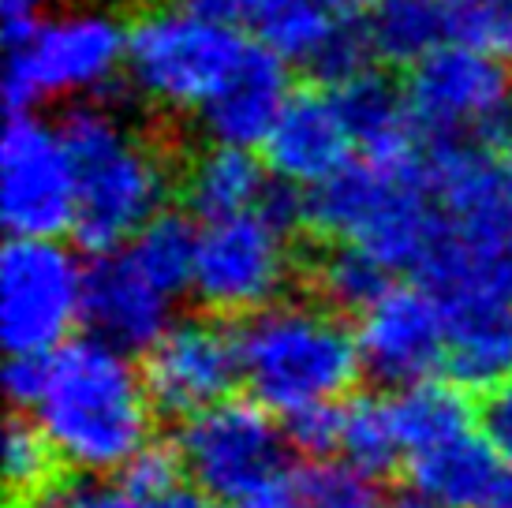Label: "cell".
<instances>
[{"label": "cell", "mask_w": 512, "mask_h": 508, "mask_svg": "<svg viewBox=\"0 0 512 508\" xmlns=\"http://www.w3.org/2000/svg\"><path fill=\"white\" fill-rule=\"evenodd\" d=\"M30 423L72 471L120 475L154 445V396L131 352L86 333L45 355Z\"/></svg>", "instance_id": "6da1fadb"}, {"label": "cell", "mask_w": 512, "mask_h": 508, "mask_svg": "<svg viewBox=\"0 0 512 508\" xmlns=\"http://www.w3.org/2000/svg\"><path fill=\"white\" fill-rule=\"evenodd\" d=\"M75 165V236L90 251H116L165 213L172 165L139 124L105 105H75L60 124Z\"/></svg>", "instance_id": "7a4b0ae2"}, {"label": "cell", "mask_w": 512, "mask_h": 508, "mask_svg": "<svg viewBox=\"0 0 512 508\" xmlns=\"http://www.w3.org/2000/svg\"><path fill=\"white\" fill-rule=\"evenodd\" d=\"M303 221L333 243H356L393 273L427 262L445 217L430 191L427 157H359L303 198Z\"/></svg>", "instance_id": "3957f363"}, {"label": "cell", "mask_w": 512, "mask_h": 508, "mask_svg": "<svg viewBox=\"0 0 512 508\" xmlns=\"http://www.w3.org/2000/svg\"><path fill=\"white\" fill-rule=\"evenodd\" d=\"M243 389L273 415L341 404L363 374L356 329L329 303L277 299L240 329Z\"/></svg>", "instance_id": "277c9868"}, {"label": "cell", "mask_w": 512, "mask_h": 508, "mask_svg": "<svg viewBox=\"0 0 512 508\" xmlns=\"http://www.w3.org/2000/svg\"><path fill=\"white\" fill-rule=\"evenodd\" d=\"M8 38L4 98L19 109L105 94L128 71L131 27L109 8H60Z\"/></svg>", "instance_id": "5b68a950"}, {"label": "cell", "mask_w": 512, "mask_h": 508, "mask_svg": "<svg viewBox=\"0 0 512 508\" xmlns=\"http://www.w3.org/2000/svg\"><path fill=\"white\" fill-rule=\"evenodd\" d=\"M303 202L292 187L273 184V195L255 210L232 213L199 228V258L191 292L210 314H258L285 299L296 269L292 225Z\"/></svg>", "instance_id": "8992f818"}, {"label": "cell", "mask_w": 512, "mask_h": 508, "mask_svg": "<svg viewBox=\"0 0 512 508\" xmlns=\"http://www.w3.org/2000/svg\"><path fill=\"white\" fill-rule=\"evenodd\" d=\"M255 38L236 23L206 19L184 4L154 8L131 27L128 71L131 90L165 113H199L217 86L236 71Z\"/></svg>", "instance_id": "52a82bcc"}, {"label": "cell", "mask_w": 512, "mask_h": 508, "mask_svg": "<svg viewBox=\"0 0 512 508\" xmlns=\"http://www.w3.org/2000/svg\"><path fill=\"white\" fill-rule=\"evenodd\" d=\"M404 94L419 135L434 142L512 146L509 60L453 38L412 64Z\"/></svg>", "instance_id": "ba28073f"}, {"label": "cell", "mask_w": 512, "mask_h": 508, "mask_svg": "<svg viewBox=\"0 0 512 508\" xmlns=\"http://www.w3.org/2000/svg\"><path fill=\"white\" fill-rule=\"evenodd\" d=\"M86 314V266L60 236H8L0 251V344L49 355Z\"/></svg>", "instance_id": "9c48e42d"}, {"label": "cell", "mask_w": 512, "mask_h": 508, "mask_svg": "<svg viewBox=\"0 0 512 508\" xmlns=\"http://www.w3.org/2000/svg\"><path fill=\"white\" fill-rule=\"evenodd\" d=\"M172 449L184 464V475L199 490L243 508L285 467L292 441L285 426L273 419V411L258 404L255 396H228L214 408L184 419Z\"/></svg>", "instance_id": "30bf717a"}, {"label": "cell", "mask_w": 512, "mask_h": 508, "mask_svg": "<svg viewBox=\"0 0 512 508\" xmlns=\"http://www.w3.org/2000/svg\"><path fill=\"white\" fill-rule=\"evenodd\" d=\"M0 221L8 236H60L75 228L68 142L34 109L12 113L0 139Z\"/></svg>", "instance_id": "8fae6325"}, {"label": "cell", "mask_w": 512, "mask_h": 508, "mask_svg": "<svg viewBox=\"0 0 512 508\" xmlns=\"http://www.w3.org/2000/svg\"><path fill=\"white\" fill-rule=\"evenodd\" d=\"M143 378L154 408L191 419L243 385L240 333L214 318H180L146 348Z\"/></svg>", "instance_id": "7c38bea8"}, {"label": "cell", "mask_w": 512, "mask_h": 508, "mask_svg": "<svg viewBox=\"0 0 512 508\" xmlns=\"http://www.w3.org/2000/svg\"><path fill=\"white\" fill-rule=\"evenodd\" d=\"M359 359L382 385H412L434 378L449 359V311L427 284H389L359 311Z\"/></svg>", "instance_id": "4fadbf2b"}, {"label": "cell", "mask_w": 512, "mask_h": 508, "mask_svg": "<svg viewBox=\"0 0 512 508\" xmlns=\"http://www.w3.org/2000/svg\"><path fill=\"white\" fill-rule=\"evenodd\" d=\"M172 307L176 296L124 247L98 254L86 266V333L120 352H146L172 325Z\"/></svg>", "instance_id": "5bb4252c"}, {"label": "cell", "mask_w": 512, "mask_h": 508, "mask_svg": "<svg viewBox=\"0 0 512 508\" xmlns=\"http://www.w3.org/2000/svg\"><path fill=\"white\" fill-rule=\"evenodd\" d=\"M262 150L273 180L292 191H314L356 161V139L333 90H296Z\"/></svg>", "instance_id": "9a60e30c"}, {"label": "cell", "mask_w": 512, "mask_h": 508, "mask_svg": "<svg viewBox=\"0 0 512 508\" xmlns=\"http://www.w3.org/2000/svg\"><path fill=\"white\" fill-rule=\"evenodd\" d=\"M292 94L296 90L288 86L285 60L270 53L266 45L251 42L236 71L217 86V94L195 116L210 142L255 150L270 139L273 124L281 120Z\"/></svg>", "instance_id": "2e32d148"}, {"label": "cell", "mask_w": 512, "mask_h": 508, "mask_svg": "<svg viewBox=\"0 0 512 508\" xmlns=\"http://www.w3.org/2000/svg\"><path fill=\"white\" fill-rule=\"evenodd\" d=\"M404 464L412 475V490H423L453 508H486L505 479V460L490 445L483 426H468L438 445L412 452Z\"/></svg>", "instance_id": "e0dca14e"}, {"label": "cell", "mask_w": 512, "mask_h": 508, "mask_svg": "<svg viewBox=\"0 0 512 508\" xmlns=\"http://www.w3.org/2000/svg\"><path fill=\"white\" fill-rule=\"evenodd\" d=\"M180 195L187 213L206 225V221H221V217L262 206L273 195V184L251 150L210 142L187 161L180 176Z\"/></svg>", "instance_id": "ac0fdd59"}, {"label": "cell", "mask_w": 512, "mask_h": 508, "mask_svg": "<svg viewBox=\"0 0 512 508\" xmlns=\"http://www.w3.org/2000/svg\"><path fill=\"white\" fill-rule=\"evenodd\" d=\"M341 113L352 127L359 157H378V161H397V157H415V135L419 127L408 109V94L397 90L385 75L374 68L359 71L356 79L341 86H329Z\"/></svg>", "instance_id": "d6986e66"}, {"label": "cell", "mask_w": 512, "mask_h": 508, "mask_svg": "<svg viewBox=\"0 0 512 508\" xmlns=\"http://www.w3.org/2000/svg\"><path fill=\"white\" fill-rule=\"evenodd\" d=\"M240 27L285 64L314 71L344 23L322 0H243Z\"/></svg>", "instance_id": "ffe728a7"}, {"label": "cell", "mask_w": 512, "mask_h": 508, "mask_svg": "<svg viewBox=\"0 0 512 508\" xmlns=\"http://www.w3.org/2000/svg\"><path fill=\"white\" fill-rule=\"evenodd\" d=\"M243 508H385L378 479L348 460L311 456L285 464Z\"/></svg>", "instance_id": "44dd1931"}, {"label": "cell", "mask_w": 512, "mask_h": 508, "mask_svg": "<svg viewBox=\"0 0 512 508\" xmlns=\"http://www.w3.org/2000/svg\"><path fill=\"white\" fill-rule=\"evenodd\" d=\"M445 367L464 389H494L512 378V307H456L449 311V359Z\"/></svg>", "instance_id": "7402d4cb"}, {"label": "cell", "mask_w": 512, "mask_h": 508, "mask_svg": "<svg viewBox=\"0 0 512 508\" xmlns=\"http://www.w3.org/2000/svg\"><path fill=\"white\" fill-rule=\"evenodd\" d=\"M363 34L374 60L412 68L453 38V4L449 0H374Z\"/></svg>", "instance_id": "603a6c76"}, {"label": "cell", "mask_w": 512, "mask_h": 508, "mask_svg": "<svg viewBox=\"0 0 512 508\" xmlns=\"http://www.w3.org/2000/svg\"><path fill=\"white\" fill-rule=\"evenodd\" d=\"M393 411H397L400 438H404L408 456L479 423V415L471 411L468 396H464V385H456V381L423 378L412 385H400L393 396Z\"/></svg>", "instance_id": "cb8c5ba5"}, {"label": "cell", "mask_w": 512, "mask_h": 508, "mask_svg": "<svg viewBox=\"0 0 512 508\" xmlns=\"http://www.w3.org/2000/svg\"><path fill=\"white\" fill-rule=\"evenodd\" d=\"M341 460L382 479L397 464H404V438H400L393 396H352L341 404Z\"/></svg>", "instance_id": "d4e9b609"}, {"label": "cell", "mask_w": 512, "mask_h": 508, "mask_svg": "<svg viewBox=\"0 0 512 508\" xmlns=\"http://www.w3.org/2000/svg\"><path fill=\"white\" fill-rule=\"evenodd\" d=\"M124 251L154 277L161 288H169L180 299L195 284V258H199V228H191L180 213H157L154 221L135 232Z\"/></svg>", "instance_id": "484cf974"}, {"label": "cell", "mask_w": 512, "mask_h": 508, "mask_svg": "<svg viewBox=\"0 0 512 508\" xmlns=\"http://www.w3.org/2000/svg\"><path fill=\"white\" fill-rule=\"evenodd\" d=\"M318 288L326 296L329 307H344V311H367L374 299L389 288L393 269L382 266L378 258L356 243H333L329 254L314 269Z\"/></svg>", "instance_id": "4316f807"}, {"label": "cell", "mask_w": 512, "mask_h": 508, "mask_svg": "<svg viewBox=\"0 0 512 508\" xmlns=\"http://www.w3.org/2000/svg\"><path fill=\"white\" fill-rule=\"evenodd\" d=\"M27 508H154L150 497H143L128 479H109V475H90V471H72L49 479L34 497L23 501Z\"/></svg>", "instance_id": "83f0119b"}, {"label": "cell", "mask_w": 512, "mask_h": 508, "mask_svg": "<svg viewBox=\"0 0 512 508\" xmlns=\"http://www.w3.org/2000/svg\"><path fill=\"white\" fill-rule=\"evenodd\" d=\"M0 456H4V479L15 497H34L45 482L53 479V460L57 452L45 441V434L27 419H12L4 426V441H0Z\"/></svg>", "instance_id": "f1b7e54d"}, {"label": "cell", "mask_w": 512, "mask_h": 508, "mask_svg": "<svg viewBox=\"0 0 512 508\" xmlns=\"http://www.w3.org/2000/svg\"><path fill=\"white\" fill-rule=\"evenodd\" d=\"M453 38L512 60V0H449Z\"/></svg>", "instance_id": "f546056e"}, {"label": "cell", "mask_w": 512, "mask_h": 508, "mask_svg": "<svg viewBox=\"0 0 512 508\" xmlns=\"http://www.w3.org/2000/svg\"><path fill=\"white\" fill-rule=\"evenodd\" d=\"M288 441L303 456H329L341 445V404H318L285 419Z\"/></svg>", "instance_id": "4dcf8cb0"}, {"label": "cell", "mask_w": 512, "mask_h": 508, "mask_svg": "<svg viewBox=\"0 0 512 508\" xmlns=\"http://www.w3.org/2000/svg\"><path fill=\"white\" fill-rule=\"evenodd\" d=\"M128 486H135L143 497L157 501V497H165L169 490L180 486V475H184V464H180V456L176 449H157V445H146L135 460H131L124 471H120Z\"/></svg>", "instance_id": "1f68e13d"}, {"label": "cell", "mask_w": 512, "mask_h": 508, "mask_svg": "<svg viewBox=\"0 0 512 508\" xmlns=\"http://www.w3.org/2000/svg\"><path fill=\"white\" fill-rule=\"evenodd\" d=\"M479 426L490 438V445L501 452V460L512 464V378L486 389L483 408H479Z\"/></svg>", "instance_id": "d6a6232c"}, {"label": "cell", "mask_w": 512, "mask_h": 508, "mask_svg": "<svg viewBox=\"0 0 512 508\" xmlns=\"http://www.w3.org/2000/svg\"><path fill=\"white\" fill-rule=\"evenodd\" d=\"M45 374V355H8L4 363V393L15 408H27L34 404V396L42 389Z\"/></svg>", "instance_id": "836d02e7"}, {"label": "cell", "mask_w": 512, "mask_h": 508, "mask_svg": "<svg viewBox=\"0 0 512 508\" xmlns=\"http://www.w3.org/2000/svg\"><path fill=\"white\" fill-rule=\"evenodd\" d=\"M53 0H0V12H4V34L15 30H27L30 23H38L42 15H49Z\"/></svg>", "instance_id": "e575fe53"}, {"label": "cell", "mask_w": 512, "mask_h": 508, "mask_svg": "<svg viewBox=\"0 0 512 508\" xmlns=\"http://www.w3.org/2000/svg\"><path fill=\"white\" fill-rule=\"evenodd\" d=\"M154 508H236V505H228V501H221V497H214V494H206L199 486H176V490H169L165 497H157Z\"/></svg>", "instance_id": "d590c367"}, {"label": "cell", "mask_w": 512, "mask_h": 508, "mask_svg": "<svg viewBox=\"0 0 512 508\" xmlns=\"http://www.w3.org/2000/svg\"><path fill=\"white\" fill-rule=\"evenodd\" d=\"M176 4H184V8L206 15V19H221V23H236L240 27L243 0H176Z\"/></svg>", "instance_id": "8d00e7d4"}, {"label": "cell", "mask_w": 512, "mask_h": 508, "mask_svg": "<svg viewBox=\"0 0 512 508\" xmlns=\"http://www.w3.org/2000/svg\"><path fill=\"white\" fill-rule=\"evenodd\" d=\"M498 202H501V221L512 232V146H509V157L498 161Z\"/></svg>", "instance_id": "74e56055"}, {"label": "cell", "mask_w": 512, "mask_h": 508, "mask_svg": "<svg viewBox=\"0 0 512 508\" xmlns=\"http://www.w3.org/2000/svg\"><path fill=\"white\" fill-rule=\"evenodd\" d=\"M385 508H453V505H445V501L423 494V490H408V494L393 497V501H389Z\"/></svg>", "instance_id": "f35d334b"}, {"label": "cell", "mask_w": 512, "mask_h": 508, "mask_svg": "<svg viewBox=\"0 0 512 508\" xmlns=\"http://www.w3.org/2000/svg\"><path fill=\"white\" fill-rule=\"evenodd\" d=\"M486 508H512V475H509V471H505L501 486L494 490V497L486 501Z\"/></svg>", "instance_id": "ab89813d"}, {"label": "cell", "mask_w": 512, "mask_h": 508, "mask_svg": "<svg viewBox=\"0 0 512 508\" xmlns=\"http://www.w3.org/2000/svg\"><path fill=\"white\" fill-rule=\"evenodd\" d=\"M326 8H333L337 15H344V12H359V8H370L374 0H322Z\"/></svg>", "instance_id": "60d3db41"}]
</instances>
